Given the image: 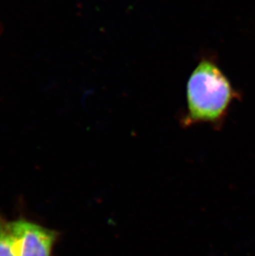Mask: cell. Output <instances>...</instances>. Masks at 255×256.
<instances>
[{
  "mask_svg": "<svg viewBox=\"0 0 255 256\" xmlns=\"http://www.w3.org/2000/svg\"><path fill=\"white\" fill-rule=\"evenodd\" d=\"M238 97L214 58H203L188 80L186 110L180 118V126L189 128L207 124L219 130Z\"/></svg>",
  "mask_w": 255,
  "mask_h": 256,
  "instance_id": "1",
  "label": "cell"
},
{
  "mask_svg": "<svg viewBox=\"0 0 255 256\" xmlns=\"http://www.w3.org/2000/svg\"><path fill=\"white\" fill-rule=\"evenodd\" d=\"M17 256H54L62 233L24 216L11 220Z\"/></svg>",
  "mask_w": 255,
  "mask_h": 256,
  "instance_id": "2",
  "label": "cell"
},
{
  "mask_svg": "<svg viewBox=\"0 0 255 256\" xmlns=\"http://www.w3.org/2000/svg\"><path fill=\"white\" fill-rule=\"evenodd\" d=\"M0 256H17L11 220L0 213Z\"/></svg>",
  "mask_w": 255,
  "mask_h": 256,
  "instance_id": "3",
  "label": "cell"
},
{
  "mask_svg": "<svg viewBox=\"0 0 255 256\" xmlns=\"http://www.w3.org/2000/svg\"><path fill=\"white\" fill-rule=\"evenodd\" d=\"M2 24H0V35H1V34H2Z\"/></svg>",
  "mask_w": 255,
  "mask_h": 256,
  "instance_id": "4",
  "label": "cell"
}]
</instances>
